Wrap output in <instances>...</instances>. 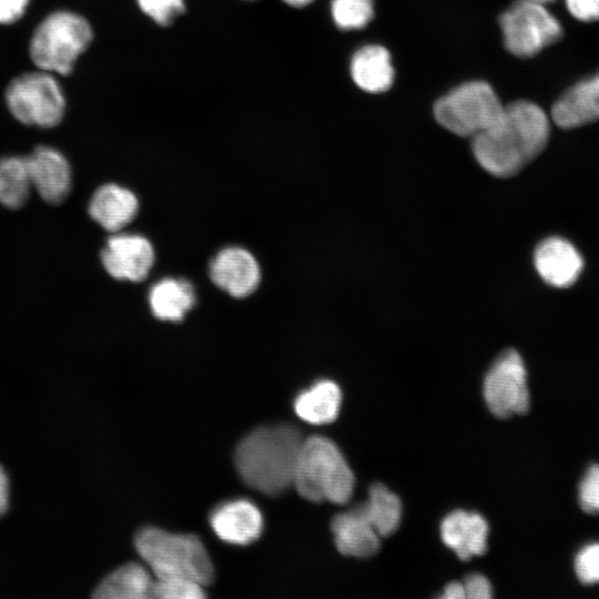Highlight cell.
<instances>
[{"label":"cell","instance_id":"6da1fadb","mask_svg":"<svg viewBox=\"0 0 599 599\" xmlns=\"http://www.w3.org/2000/svg\"><path fill=\"white\" fill-rule=\"evenodd\" d=\"M549 135L546 112L534 102L520 100L504 105L498 120L471 138V150L486 172L509 177L544 151Z\"/></svg>","mask_w":599,"mask_h":599},{"label":"cell","instance_id":"7a4b0ae2","mask_svg":"<svg viewBox=\"0 0 599 599\" xmlns=\"http://www.w3.org/2000/svg\"><path fill=\"white\" fill-rule=\"evenodd\" d=\"M304 438L295 426H262L247 434L235 450V467L251 488L277 496L294 484Z\"/></svg>","mask_w":599,"mask_h":599},{"label":"cell","instance_id":"3957f363","mask_svg":"<svg viewBox=\"0 0 599 599\" xmlns=\"http://www.w3.org/2000/svg\"><path fill=\"white\" fill-rule=\"evenodd\" d=\"M134 546L154 578H182L204 587L214 578L212 560L199 537L156 527L140 529Z\"/></svg>","mask_w":599,"mask_h":599},{"label":"cell","instance_id":"277c9868","mask_svg":"<svg viewBox=\"0 0 599 599\" xmlns=\"http://www.w3.org/2000/svg\"><path fill=\"white\" fill-rule=\"evenodd\" d=\"M293 485L306 500L344 505L353 495L355 477L338 446L313 435L304 438Z\"/></svg>","mask_w":599,"mask_h":599},{"label":"cell","instance_id":"5b68a950","mask_svg":"<svg viewBox=\"0 0 599 599\" xmlns=\"http://www.w3.org/2000/svg\"><path fill=\"white\" fill-rule=\"evenodd\" d=\"M92 37V28L83 17L70 11L53 12L33 32L31 60L40 70L69 74Z\"/></svg>","mask_w":599,"mask_h":599},{"label":"cell","instance_id":"8992f818","mask_svg":"<svg viewBox=\"0 0 599 599\" xmlns=\"http://www.w3.org/2000/svg\"><path fill=\"white\" fill-rule=\"evenodd\" d=\"M502 110L493 87L477 80L463 83L438 99L434 115L451 133L474 138L493 125Z\"/></svg>","mask_w":599,"mask_h":599},{"label":"cell","instance_id":"52a82bcc","mask_svg":"<svg viewBox=\"0 0 599 599\" xmlns=\"http://www.w3.org/2000/svg\"><path fill=\"white\" fill-rule=\"evenodd\" d=\"M6 102L18 121L40 128L55 126L61 122L65 109L58 81L43 70L13 79L6 91Z\"/></svg>","mask_w":599,"mask_h":599},{"label":"cell","instance_id":"ba28073f","mask_svg":"<svg viewBox=\"0 0 599 599\" xmlns=\"http://www.w3.org/2000/svg\"><path fill=\"white\" fill-rule=\"evenodd\" d=\"M506 49L529 58L557 42L562 35L559 21L536 0H516L499 17Z\"/></svg>","mask_w":599,"mask_h":599},{"label":"cell","instance_id":"9c48e42d","mask_svg":"<svg viewBox=\"0 0 599 599\" xmlns=\"http://www.w3.org/2000/svg\"><path fill=\"white\" fill-rule=\"evenodd\" d=\"M483 393L487 407L496 417L508 418L528 412L527 373L517 351H505L494 362L485 376Z\"/></svg>","mask_w":599,"mask_h":599},{"label":"cell","instance_id":"30bf717a","mask_svg":"<svg viewBox=\"0 0 599 599\" xmlns=\"http://www.w3.org/2000/svg\"><path fill=\"white\" fill-rule=\"evenodd\" d=\"M101 262L112 277L141 282L154 263V250L142 235L119 233L108 238L101 252Z\"/></svg>","mask_w":599,"mask_h":599},{"label":"cell","instance_id":"8fae6325","mask_svg":"<svg viewBox=\"0 0 599 599\" xmlns=\"http://www.w3.org/2000/svg\"><path fill=\"white\" fill-rule=\"evenodd\" d=\"M210 525L214 534L224 542L245 546L260 538L264 520L254 502L236 498L216 506L210 515Z\"/></svg>","mask_w":599,"mask_h":599},{"label":"cell","instance_id":"7c38bea8","mask_svg":"<svg viewBox=\"0 0 599 599\" xmlns=\"http://www.w3.org/2000/svg\"><path fill=\"white\" fill-rule=\"evenodd\" d=\"M212 282L233 297H245L258 286L261 271L255 257L237 246L220 251L210 263Z\"/></svg>","mask_w":599,"mask_h":599},{"label":"cell","instance_id":"4fadbf2b","mask_svg":"<svg viewBox=\"0 0 599 599\" xmlns=\"http://www.w3.org/2000/svg\"><path fill=\"white\" fill-rule=\"evenodd\" d=\"M32 187L50 204H59L71 190V167L54 148L41 145L27 156Z\"/></svg>","mask_w":599,"mask_h":599},{"label":"cell","instance_id":"5bb4252c","mask_svg":"<svg viewBox=\"0 0 599 599\" xmlns=\"http://www.w3.org/2000/svg\"><path fill=\"white\" fill-rule=\"evenodd\" d=\"M534 264L540 277L550 286H571L583 268V260L572 243L560 236L542 240L534 253Z\"/></svg>","mask_w":599,"mask_h":599},{"label":"cell","instance_id":"9a60e30c","mask_svg":"<svg viewBox=\"0 0 599 599\" xmlns=\"http://www.w3.org/2000/svg\"><path fill=\"white\" fill-rule=\"evenodd\" d=\"M489 526L478 512L457 509L441 520L443 542L455 551L460 560L481 556L487 550Z\"/></svg>","mask_w":599,"mask_h":599},{"label":"cell","instance_id":"2e32d148","mask_svg":"<svg viewBox=\"0 0 599 599\" xmlns=\"http://www.w3.org/2000/svg\"><path fill=\"white\" fill-rule=\"evenodd\" d=\"M551 118L562 129L599 120V72L567 89L554 104Z\"/></svg>","mask_w":599,"mask_h":599},{"label":"cell","instance_id":"e0dca14e","mask_svg":"<svg viewBox=\"0 0 599 599\" xmlns=\"http://www.w3.org/2000/svg\"><path fill=\"white\" fill-rule=\"evenodd\" d=\"M331 529L337 550L344 556L368 558L380 547V536L359 511L357 506L336 515Z\"/></svg>","mask_w":599,"mask_h":599},{"label":"cell","instance_id":"ac0fdd59","mask_svg":"<svg viewBox=\"0 0 599 599\" xmlns=\"http://www.w3.org/2000/svg\"><path fill=\"white\" fill-rule=\"evenodd\" d=\"M138 210L139 202L134 193L114 183L100 186L89 203L90 216L113 233L131 223Z\"/></svg>","mask_w":599,"mask_h":599},{"label":"cell","instance_id":"d6986e66","mask_svg":"<svg viewBox=\"0 0 599 599\" xmlns=\"http://www.w3.org/2000/svg\"><path fill=\"white\" fill-rule=\"evenodd\" d=\"M351 75L356 85L366 92L387 91L395 77L388 50L377 44L357 50L351 61Z\"/></svg>","mask_w":599,"mask_h":599},{"label":"cell","instance_id":"ffe728a7","mask_svg":"<svg viewBox=\"0 0 599 599\" xmlns=\"http://www.w3.org/2000/svg\"><path fill=\"white\" fill-rule=\"evenodd\" d=\"M341 404L339 386L331 379H321L295 397L294 410L308 424L326 425L337 418Z\"/></svg>","mask_w":599,"mask_h":599},{"label":"cell","instance_id":"44dd1931","mask_svg":"<svg viewBox=\"0 0 599 599\" xmlns=\"http://www.w3.org/2000/svg\"><path fill=\"white\" fill-rule=\"evenodd\" d=\"M153 581L154 577L148 567L129 562L108 575L95 588L93 597L100 599L152 598Z\"/></svg>","mask_w":599,"mask_h":599},{"label":"cell","instance_id":"7402d4cb","mask_svg":"<svg viewBox=\"0 0 599 599\" xmlns=\"http://www.w3.org/2000/svg\"><path fill=\"white\" fill-rule=\"evenodd\" d=\"M149 303L156 318L180 322L195 304L194 287L183 278H162L151 287Z\"/></svg>","mask_w":599,"mask_h":599},{"label":"cell","instance_id":"603a6c76","mask_svg":"<svg viewBox=\"0 0 599 599\" xmlns=\"http://www.w3.org/2000/svg\"><path fill=\"white\" fill-rule=\"evenodd\" d=\"M357 508L380 537L395 532L402 519V501L399 497L383 484H373L366 501Z\"/></svg>","mask_w":599,"mask_h":599},{"label":"cell","instance_id":"cb8c5ba5","mask_svg":"<svg viewBox=\"0 0 599 599\" xmlns=\"http://www.w3.org/2000/svg\"><path fill=\"white\" fill-rule=\"evenodd\" d=\"M31 189L27 156L0 158V203L8 209H19Z\"/></svg>","mask_w":599,"mask_h":599},{"label":"cell","instance_id":"d4e9b609","mask_svg":"<svg viewBox=\"0 0 599 599\" xmlns=\"http://www.w3.org/2000/svg\"><path fill=\"white\" fill-rule=\"evenodd\" d=\"M331 12L341 30L362 29L374 17V0H332Z\"/></svg>","mask_w":599,"mask_h":599},{"label":"cell","instance_id":"484cf974","mask_svg":"<svg viewBox=\"0 0 599 599\" xmlns=\"http://www.w3.org/2000/svg\"><path fill=\"white\" fill-rule=\"evenodd\" d=\"M205 597L204 586L182 578H154L152 598L200 599Z\"/></svg>","mask_w":599,"mask_h":599},{"label":"cell","instance_id":"4316f807","mask_svg":"<svg viewBox=\"0 0 599 599\" xmlns=\"http://www.w3.org/2000/svg\"><path fill=\"white\" fill-rule=\"evenodd\" d=\"M141 11L160 26H169L184 9V0H136Z\"/></svg>","mask_w":599,"mask_h":599},{"label":"cell","instance_id":"83f0119b","mask_svg":"<svg viewBox=\"0 0 599 599\" xmlns=\"http://www.w3.org/2000/svg\"><path fill=\"white\" fill-rule=\"evenodd\" d=\"M575 571L585 585L599 582V542L587 545L577 554Z\"/></svg>","mask_w":599,"mask_h":599},{"label":"cell","instance_id":"f1b7e54d","mask_svg":"<svg viewBox=\"0 0 599 599\" xmlns=\"http://www.w3.org/2000/svg\"><path fill=\"white\" fill-rule=\"evenodd\" d=\"M579 504L583 511L599 512V465H591L579 484Z\"/></svg>","mask_w":599,"mask_h":599},{"label":"cell","instance_id":"f546056e","mask_svg":"<svg viewBox=\"0 0 599 599\" xmlns=\"http://www.w3.org/2000/svg\"><path fill=\"white\" fill-rule=\"evenodd\" d=\"M465 598L489 599L493 588L489 580L481 573H470L463 581Z\"/></svg>","mask_w":599,"mask_h":599},{"label":"cell","instance_id":"4dcf8cb0","mask_svg":"<svg viewBox=\"0 0 599 599\" xmlns=\"http://www.w3.org/2000/svg\"><path fill=\"white\" fill-rule=\"evenodd\" d=\"M567 9L576 19L585 22L599 20V0H565Z\"/></svg>","mask_w":599,"mask_h":599},{"label":"cell","instance_id":"1f68e13d","mask_svg":"<svg viewBox=\"0 0 599 599\" xmlns=\"http://www.w3.org/2000/svg\"><path fill=\"white\" fill-rule=\"evenodd\" d=\"M29 0H0V23H12L19 20L27 7Z\"/></svg>","mask_w":599,"mask_h":599},{"label":"cell","instance_id":"d6a6232c","mask_svg":"<svg viewBox=\"0 0 599 599\" xmlns=\"http://www.w3.org/2000/svg\"><path fill=\"white\" fill-rule=\"evenodd\" d=\"M9 505V479L3 467L0 465V516L3 515Z\"/></svg>","mask_w":599,"mask_h":599},{"label":"cell","instance_id":"836d02e7","mask_svg":"<svg viewBox=\"0 0 599 599\" xmlns=\"http://www.w3.org/2000/svg\"><path fill=\"white\" fill-rule=\"evenodd\" d=\"M441 598H445V599H461V598H465V590H464L463 582H458V581L449 582L445 587V589L443 591V595H441Z\"/></svg>","mask_w":599,"mask_h":599},{"label":"cell","instance_id":"e575fe53","mask_svg":"<svg viewBox=\"0 0 599 599\" xmlns=\"http://www.w3.org/2000/svg\"><path fill=\"white\" fill-rule=\"evenodd\" d=\"M282 1L291 7L302 8L312 3L314 0H282Z\"/></svg>","mask_w":599,"mask_h":599},{"label":"cell","instance_id":"d590c367","mask_svg":"<svg viewBox=\"0 0 599 599\" xmlns=\"http://www.w3.org/2000/svg\"><path fill=\"white\" fill-rule=\"evenodd\" d=\"M536 1H539V2H548V1H552V0H536Z\"/></svg>","mask_w":599,"mask_h":599}]
</instances>
